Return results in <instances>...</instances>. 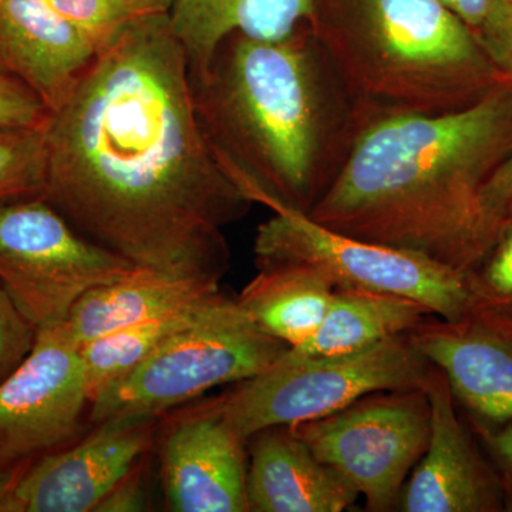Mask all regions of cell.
Listing matches in <instances>:
<instances>
[{
    "label": "cell",
    "mask_w": 512,
    "mask_h": 512,
    "mask_svg": "<svg viewBox=\"0 0 512 512\" xmlns=\"http://www.w3.org/2000/svg\"><path fill=\"white\" fill-rule=\"evenodd\" d=\"M43 198L141 268L221 281L224 228L251 211L212 150L168 13L128 20L45 127Z\"/></svg>",
    "instance_id": "1"
},
{
    "label": "cell",
    "mask_w": 512,
    "mask_h": 512,
    "mask_svg": "<svg viewBox=\"0 0 512 512\" xmlns=\"http://www.w3.org/2000/svg\"><path fill=\"white\" fill-rule=\"evenodd\" d=\"M247 448L251 512H342L360 497L291 426L258 431L249 437Z\"/></svg>",
    "instance_id": "16"
},
{
    "label": "cell",
    "mask_w": 512,
    "mask_h": 512,
    "mask_svg": "<svg viewBox=\"0 0 512 512\" xmlns=\"http://www.w3.org/2000/svg\"><path fill=\"white\" fill-rule=\"evenodd\" d=\"M291 427L365 497L367 510L396 511L404 484L429 444V397L424 387L384 390Z\"/></svg>",
    "instance_id": "9"
},
{
    "label": "cell",
    "mask_w": 512,
    "mask_h": 512,
    "mask_svg": "<svg viewBox=\"0 0 512 512\" xmlns=\"http://www.w3.org/2000/svg\"><path fill=\"white\" fill-rule=\"evenodd\" d=\"M64 19L101 49L137 16L126 0H47Z\"/></svg>",
    "instance_id": "24"
},
{
    "label": "cell",
    "mask_w": 512,
    "mask_h": 512,
    "mask_svg": "<svg viewBox=\"0 0 512 512\" xmlns=\"http://www.w3.org/2000/svg\"><path fill=\"white\" fill-rule=\"evenodd\" d=\"M222 296L221 291L214 293L178 311L107 333L80 346L92 399L107 384L140 365L167 340L204 319Z\"/></svg>",
    "instance_id": "21"
},
{
    "label": "cell",
    "mask_w": 512,
    "mask_h": 512,
    "mask_svg": "<svg viewBox=\"0 0 512 512\" xmlns=\"http://www.w3.org/2000/svg\"><path fill=\"white\" fill-rule=\"evenodd\" d=\"M319 0H174L168 16L190 70L232 33L278 40L312 26Z\"/></svg>",
    "instance_id": "18"
},
{
    "label": "cell",
    "mask_w": 512,
    "mask_h": 512,
    "mask_svg": "<svg viewBox=\"0 0 512 512\" xmlns=\"http://www.w3.org/2000/svg\"><path fill=\"white\" fill-rule=\"evenodd\" d=\"M335 291V285L311 265H264L237 302L259 328L292 349L318 330Z\"/></svg>",
    "instance_id": "19"
},
{
    "label": "cell",
    "mask_w": 512,
    "mask_h": 512,
    "mask_svg": "<svg viewBox=\"0 0 512 512\" xmlns=\"http://www.w3.org/2000/svg\"><path fill=\"white\" fill-rule=\"evenodd\" d=\"M221 281L137 266L131 274L86 293L64 326L77 345L175 312L220 292Z\"/></svg>",
    "instance_id": "17"
},
{
    "label": "cell",
    "mask_w": 512,
    "mask_h": 512,
    "mask_svg": "<svg viewBox=\"0 0 512 512\" xmlns=\"http://www.w3.org/2000/svg\"><path fill=\"white\" fill-rule=\"evenodd\" d=\"M190 80L202 130L231 180L254 205L309 214L365 117L311 26L278 40L232 33Z\"/></svg>",
    "instance_id": "3"
},
{
    "label": "cell",
    "mask_w": 512,
    "mask_h": 512,
    "mask_svg": "<svg viewBox=\"0 0 512 512\" xmlns=\"http://www.w3.org/2000/svg\"><path fill=\"white\" fill-rule=\"evenodd\" d=\"M25 464H20V466H12V464L3 463V461H0V498H2L3 495L6 494V491L9 490L10 485H12L16 476H18L20 468L25 466Z\"/></svg>",
    "instance_id": "33"
},
{
    "label": "cell",
    "mask_w": 512,
    "mask_h": 512,
    "mask_svg": "<svg viewBox=\"0 0 512 512\" xmlns=\"http://www.w3.org/2000/svg\"><path fill=\"white\" fill-rule=\"evenodd\" d=\"M431 313L420 303L390 293L336 289L318 330L298 348V356H333L372 348L407 335Z\"/></svg>",
    "instance_id": "20"
},
{
    "label": "cell",
    "mask_w": 512,
    "mask_h": 512,
    "mask_svg": "<svg viewBox=\"0 0 512 512\" xmlns=\"http://www.w3.org/2000/svg\"><path fill=\"white\" fill-rule=\"evenodd\" d=\"M128 6L136 15H148V13H168L174 0H126Z\"/></svg>",
    "instance_id": "32"
},
{
    "label": "cell",
    "mask_w": 512,
    "mask_h": 512,
    "mask_svg": "<svg viewBox=\"0 0 512 512\" xmlns=\"http://www.w3.org/2000/svg\"><path fill=\"white\" fill-rule=\"evenodd\" d=\"M47 164L45 128H0V202L43 197Z\"/></svg>",
    "instance_id": "23"
},
{
    "label": "cell",
    "mask_w": 512,
    "mask_h": 512,
    "mask_svg": "<svg viewBox=\"0 0 512 512\" xmlns=\"http://www.w3.org/2000/svg\"><path fill=\"white\" fill-rule=\"evenodd\" d=\"M431 365L407 335L333 356L286 352L278 362L207 402L241 439L339 412L369 394L424 387Z\"/></svg>",
    "instance_id": "5"
},
{
    "label": "cell",
    "mask_w": 512,
    "mask_h": 512,
    "mask_svg": "<svg viewBox=\"0 0 512 512\" xmlns=\"http://www.w3.org/2000/svg\"><path fill=\"white\" fill-rule=\"evenodd\" d=\"M511 157L508 79L447 113L365 114L338 177L308 215L466 274L503 224L485 207L484 188Z\"/></svg>",
    "instance_id": "2"
},
{
    "label": "cell",
    "mask_w": 512,
    "mask_h": 512,
    "mask_svg": "<svg viewBox=\"0 0 512 512\" xmlns=\"http://www.w3.org/2000/svg\"><path fill=\"white\" fill-rule=\"evenodd\" d=\"M484 204L497 220L512 210V157L498 168L484 188Z\"/></svg>",
    "instance_id": "30"
},
{
    "label": "cell",
    "mask_w": 512,
    "mask_h": 512,
    "mask_svg": "<svg viewBox=\"0 0 512 512\" xmlns=\"http://www.w3.org/2000/svg\"><path fill=\"white\" fill-rule=\"evenodd\" d=\"M288 350V345L259 328L237 299L224 295L204 319L94 394L90 421L163 417L215 387L259 375Z\"/></svg>",
    "instance_id": "6"
},
{
    "label": "cell",
    "mask_w": 512,
    "mask_h": 512,
    "mask_svg": "<svg viewBox=\"0 0 512 512\" xmlns=\"http://www.w3.org/2000/svg\"><path fill=\"white\" fill-rule=\"evenodd\" d=\"M50 111L25 83L0 70V128H45Z\"/></svg>",
    "instance_id": "26"
},
{
    "label": "cell",
    "mask_w": 512,
    "mask_h": 512,
    "mask_svg": "<svg viewBox=\"0 0 512 512\" xmlns=\"http://www.w3.org/2000/svg\"><path fill=\"white\" fill-rule=\"evenodd\" d=\"M470 421V420H468ZM478 440L483 443L488 456L500 471L510 495L512 507V421L503 424H483L470 421Z\"/></svg>",
    "instance_id": "29"
},
{
    "label": "cell",
    "mask_w": 512,
    "mask_h": 512,
    "mask_svg": "<svg viewBox=\"0 0 512 512\" xmlns=\"http://www.w3.org/2000/svg\"><path fill=\"white\" fill-rule=\"evenodd\" d=\"M136 268L83 237L43 197L0 202V285L37 329L66 322L87 292Z\"/></svg>",
    "instance_id": "8"
},
{
    "label": "cell",
    "mask_w": 512,
    "mask_h": 512,
    "mask_svg": "<svg viewBox=\"0 0 512 512\" xmlns=\"http://www.w3.org/2000/svg\"><path fill=\"white\" fill-rule=\"evenodd\" d=\"M99 47L47 0H0V70L55 113L72 96Z\"/></svg>",
    "instance_id": "15"
},
{
    "label": "cell",
    "mask_w": 512,
    "mask_h": 512,
    "mask_svg": "<svg viewBox=\"0 0 512 512\" xmlns=\"http://www.w3.org/2000/svg\"><path fill=\"white\" fill-rule=\"evenodd\" d=\"M311 29L363 114H439L505 77L441 0H319Z\"/></svg>",
    "instance_id": "4"
},
{
    "label": "cell",
    "mask_w": 512,
    "mask_h": 512,
    "mask_svg": "<svg viewBox=\"0 0 512 512\" xmlns=\"http://www.w3.org/2000/svg\"><path fill=\"white\" fill-rule=\"evenodd\" d=\"M424 390L430 403L429 444L404 484L396 511L512 510L500 471L458 414V403L437 367L431 366Z\"/></svg>",
    "instance_id": "12"
},
{
    "label": "cell",
    "mask_w": 512,
    "mask_h": 512,
    "mask_svg": "<svg viewBox=\"0 0 512 512\" xmlns=\"http://www.w3.org/2000/svg\"><path fill=\"white\" fill-rule=\"evenodd\" d=\"M92 394L64 323L37 329L22 365L0 383V461L20 466L72 443Z\"/></svg>",
    "instance_id": "10"
},
{
    "label": "cell",
    "mask_w": 512,
    "mask_h": 512,
    "mask_svg": "<svg viewBox=\"0 0 512 512\" xmlns=\"http://www.w3.org/2000/svg\"><path fill=\"white\" fill-rule=\"evenodd\" d=\"M160 458L167 510L249 511L247 441L207 403L168 424Z\"/></svg>",
    "instance_id": "13"
},
{
    "label": "cell",
    "mask_w": 512,
    "mask_h": 512,
    "mask_svg": "<svg viewBox=\"0 0 512 512\" xmlns=\"http://www.w3.org/2000/svg\"><path fill=\"white\" fill-rule=\"evenodd\" d=\"M148 454L114 485L94 512H140L148 510Z\"/></svg>",
    "instance_id": "28"
},
{
    "label": "cell",
    "mask_w": 512,
    "mask_h": 512,
    "mask_svg": "<svg viewBox=\"0 0 512 512\" xmlns=\"http://www.w3.org/2000/svg\"><path fill=\"white\" fill-rule=\"evenodd\" d=\"M477 37L498 72L512 82V0H505Z\"/></svg>",
    "instance_id": "27"
},
{
    "label": "cell",
    "mask_w": 512,
    "mask_h": 512,
    "mask_svg": "<svg viewBox=\"0 0 512 512\" xmlns=\"http://www.w3.org/2000/svg\"><path fill=\"white\" fill-rule=\"evenodd\" d=\"M409 338L446 377L468 420L512 421V328L471 315L454 322L426 318Z\"/></svg>",
    "instance_id": "14"
},
{
    "label": "cell",
    "mask_w": 512,
    "mask_h": 512,
    "mask_svg": "<svg viewBox=\"0 0 512 512\" xmlns=\"http://www.w3.org/2000/svg\"><path fill=\"white\" fill-rule=\"evenodd\" d=\"M163 417L101 421L77 443L33 458L20 468L0 512H94L158 441Z\"/></svg>",
    "instance_id": "11"
},
{
    "label": "cell",
    "mask_w": 512,
    "mask_h": 512,
    "mask_svg": "<svg viewBox=\"0 0 512 512\" xmlns=\"http://www.w3.org/2000/svg\"><path fill=\"white\" fill-rule=\"evenodd\" d=\"M464 278L468 315L512 328V210L493 245Z\"/></svg>",
    "instance_id": "22"
},
{
    "label": "cell",
    "mask_w": 512,
    "mask_h": 512,
    "mask_svg": "<svg viewBox=\"0 0 512 512\" xmlns=\"http://www.w3.org/2000/svg\"><path fill=\"white\" fill-rule=\"evenodd\" d=\"M271 211L256 231L258 266L311 265L336 289L403 296L451 322L468 315L463 272L416 252L340 234L293 208L276 205Z\"/></svg>",
    "instance_id": "7"
},
{
    "label": "cell",
    "mask_w": 512,
    "mask_h": 512,
    "mask_svg": "<svg viewBox=\"0 0 512 512\" xmlns=\"http://www.w3.org/2000/svg\"><path fill=\"white\" fill-rule=\"evenodd\" d=\"M37 328L0 285V383L8 379L32 352Z\"/></svg>",
    "instance_id": "25"
},
{
    "label": "cell",
    "mask_w": 512,
    "mask_h": 512,
    "mask_svg": "<svg viewBox=\"0 0 512 512\" xmlns=\"http://www.w3.org/2000/svg\"><path fill=\"white\" fill-rule=\"evenodd\" d=\"M441 2L448 9L453 10L477 36L505 0H441Z\"/></svg>",
    "instance_id": "31"
}]
</instances>
